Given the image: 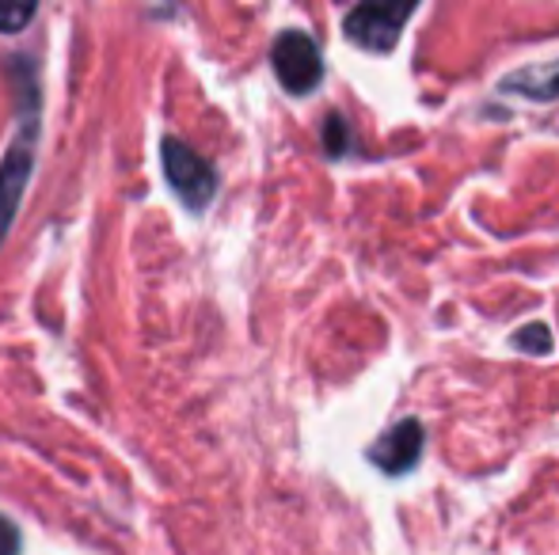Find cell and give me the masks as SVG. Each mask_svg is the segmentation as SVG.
<instances>
[{"label":"cell","mask_w":559,"mask_h":555,"mask_svg":"<svg viewBox=\"0 0 559 555\" xmlns=\"http://www.w3.org/2000/svg\"><path fill=\"white\" fill-rule=\"evenodd\" d=\"M164 176H168L171 191L183 198V206H191V209H202L217 191L214 164L202 160L199 153H191V148L176 137H164Z\"/></svg>","instance_id":"cell-1"},{"label":"cell","mask_w":559,"mask_h":555,"mask_svg":"<svg viewBox=\"0 0 559 555\" xmlns=\"http://www.w3.org/2000/svg\"><path fill=\"white\" fill-rule=\"evenodd\" d=\"M271 58H274L278 81L286 84V92H294V96H305V92H312L320 81H324L320 46L312 43L305 31H282V35L274 38Z\"/></svg>","instance_id":"cell-2"},{"label":"cell","mask_w":559,"mask_h":555,"mask_svg":"<svg viewBox=\"0 0 559 555\" xmlns=\"http://www.w3.org/2000/svg\"><path fill=\"white\" fill-rule=\"evenodd\" d=\"M412 12H415L412 4H358L346 12L343 31L361 50L389 53L400 43V31L412 20Z\"/></svg>","instance_id":"cell-3"},{"label":"cell","mask_w":559,"mask_h":555,"mask_svg":"<svg viewBox=\"0 0 559 555\" xmlns=\"http://www.w3.org/2000/svg\"><path fill=\"white\" fill-rule=\"evenodd\" d=\"M419 453H423V426L415 419H404V422H396L389 434L377 437L373 449H369V460H373L381 472L396 475V472H407V468H415Z\"/></svg>","instance_id":"cell-4"},{"label":"cell","mask_w":559,"mask_h":555,"mask_svg":"<svg viewBox=\"0 0 559 555\" xmlns=\"http://www.w3.org/2000/svg\"><path fill=\"white\" fill-rule=\"evenodd\" d=\"M27 176H31V141H15L12 153L0 164V240L12 229V217H15V209H20Z\"/></svg>","instance_id":"cell-5"},{"label":"cell","mask_w":559,"mask_h":555,"mask_svg":"<svg viewBox=\"0 0 559 555\" xmlns=\"http://www.w3.org/2000/svg\"><path fill=\"white\" fill-rule=\"evenodd\" d=\"M499 88L510 92V96H525V99H537V104H552V99H559V61L518 69V73L502 76Z\"/></svg>","instance_id":"cell-6"},{"label":"cell","mask_w":559,"mask_h":555,"mask_svg":"<svg viewBox=\"0 0 559 555\" xmlns=\"http://www.w3.org/2000/svg\"><path fill=\"white\" fill-rule=\"evenodd\" d=\"M514 342H518L522 350H530V354H548V350H552V335H548V327H545V324L522 327V331L514 335Z\"/></svg>","instance_id":"cell-7"},{"label":"cell","mask_w":559,"mask_h":555,"mask_svg":"<svg viewBox=\"0 0 559 555\" xmlns=\"http://www.w3.org/2000/svg\"><path fill=\"white\" fill-rule=\"evenodd\" d=\"M31 15H35V4H0V31H23Z\"/></svg>","instance_id":"cell-8"},{"label":"cell","mask_w":559,"mask_h":555,"mask_svg":"<svg viewBox=\"0 0 559 555\" xmlns=\"http://www.w3.org/2000/svg\"><path fill=\"white\" fill-rule=\"evenodd\" d=\"M324 145H328V153H332V156H343V153H346V145H350V134H346V122L338 119V114H332V119H328Z\"/></svg>","instance_id":"cell-9"},{"label":"cell","mask_w":559,"mask_h":555,"mask_svg":"<svg viewBox=\"0 0 559 555\" xmlns=\"http://www.w3.org/2000/svg\"><path fill=\"white\" fill-rule=\"evenodd\" d=\"M0 555H20V533L4 518H0Z\"/></svg>","instance_id":"cell-10"}]
</instances>
